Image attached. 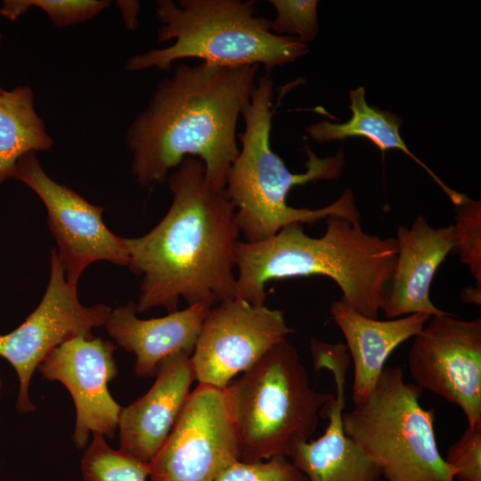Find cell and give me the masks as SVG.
<instances>
[{"mask_svg":"<svg viewBox=\"0 0 481 481\" xmlns=\"http://www.w3.org/2000/svg\"><path fill=\"white\" fill-rule=\"evenodd\" d=\"M167 179L173 201L165 216L145 235L124 239L128 267L143 275L136 312L171 313L180 298L212 307L235 298L234 207L208 183L198 158H184Z\"/></svg>","mask_w":481,"mask_h":481,"instance_id":"6da1fadb","label":"cell"},{"mask_svg":"<svg viewBox=\"0 0 481 481\" xmlns=\"http://www.w3.org/2000/svg\"><path fill=\"white\" fill-rule=\"evenodd\" d=\"M258 69V65L183 62L160 80L125 137L136 183H162L184 158L195 157L208 183L224 190L240 151L237 122L251 100Z\"/></svg>","mask_w":481,"mask_h":481,"instance_id":"7a4b0ae2","label":"cell"},{"mask_svg":"<svg viewBox=\"0 0 481 481\" xmlns=\"http://www.w3.org/2000/svg\"><path fill=\"white\" fill-rule=\"evenodd\" d=\"M326 231L313 238L303 224H289L256 242L237 241L235 298L265 304L271 280L326 276L342 292V300L355 312L378 319L388 297L397 248L394 237L365 232L361 224L331 215Z\"/></svg>","mask_w":481,"mask_h":481,"instance_id":"3957f363","label":"cell"},{"mask_svg":"<svg viewBox=\"0 0 481 481\" xmlns=\"http://www.w3.org/2000/svg\"><path fill=\"white\" fill-rule=\"evenodd\" d=\"M273 100V78L269 74L260 76L241 115L245 128L237 135L241 146L224 187L246 241H260L289 224H314L331 215L360 224V213L349 189L322 208H296L288 205L286 198L292 187L338 178L344 167V154L339 151L335 156L320 158L306 147V171L291 173L270 145Z\"/></svg>","mask_w":481,"mask_h":481,"instance_id":"277c9868","label":"cell"},{"mask_svg":"<svg viewBox=\"0 0 481 481\" xmlns=\"http://www.w3.org/2000/svg\"><path fill=\"white\" fill-rule=\"evenodd\" d=\"M156 14L158 41L174 44L132 56L126 70L168 71L175 61L197 58L227 67L263 65L269 72L308 53L297 37L274 34L253 0H158Z\"/></svg>","mask_w":481,"mask_h":481,"instance_id":"5b68a950","label":"cell"},{"mask_svg":"<svg viewBox=\"0 0 481 481\" xmlns=\"http://www.w3.org/2000/svg\"><path fill=\"white\" fill-rule=\"evenodd\" d=\"M223 391L242 462L289 458L293 440L311 438L334 397L311 387L298 350L287 338Z\"/></svg>","mask_w":481,"mask_h":481,"instance_id":"8992f818","label":"cell"},{"mask_svg":"<svg viewBox=\"0 0 481 481\" xmlns=\"http://www.w3.org/2000/svg\"><path fill=\"white\" fill-rule=\"evenodd\" d=\"M422 389L400 367H385L365 401L342 415L346 436L380 469L386 481H455L441 455L435 413Z\"/></svg>","mask_w":481,"mask_h":481,"instance_id":"52a82bcc","label":"cell"},{"mask_svg":"<svg viewBox=\"0 0 481 481\" xmlns=\"http://www.w3.org/2000/svg\"><path fill=\"white\" fill-rule=\"evenodd\" d=\"M239 461L223 389L199 384L149 463L151 481H216Z\"/></svg>","mask_w":481,"mask_h":481,"instance_id":"ba28073f","label":"cell"},{"mask_svg":"<svg viewBox=\"0 0 481 481\" xmlns=\"http://www.w3.org/2000/svg\"><path fill=\"white\" fill-rule=\"evenodd\" d=\"M110 312L103 304L85 306L79 302L77 286L66 281L58 253L52 249L50 280L41 302L20 326L0 336V356L10 363L19 379V413L35 411L29 387L43 359L71 338H92V330L104 325Z\"/></svg>","mask_w":481,"mask_h":481,"instance_id":"9c48e42d","label":"cell"},{"mask_svg":"<svg viewBox=\"0 0 481 481\" xmlns=\"http://www.w3.org/2000/svg\"><path fill=\"white\" fill-rule=\"evenodd\" d=\"M415 385L458 406L468 425L481 422V319L431 316L408 355Z\"/></svg>","mask_w":481,"mask_h":481,"instance_id":"30bf717a","label":"cell"},{"mask_svg":"<svg viewBox=\"0 0 481 481\" xmlns=\"http://www.w3.org/2000/svg\"><path fill=\"white\" fill-rule=\"evenodd\" d=\"M294 330L281 310L232 298L205 318L191 361L199 384L224 389Z\"/></svg>","mask_w":481,"mask_h":481,"instance_id":"8fae6325","label":"cell"},{"mask_svg":"<svg viewBox=\"0 0 481 481\" xmlns=\"http://www.w3.org/2000/svg\"><path fill=\"white\" fill-rule=\"evenodd\" d=\"M12 178L25 183L44 202L48 226L58 244V257L69 284L77 286L81 273L93 262L105 260L128 265L125 240L104 224L102 218L104 209L51 179L36 152L20 158Z\"/></svg>","mask_w":481,"mask_h":481,"instance_id":"7c38bea8","label":"cell"},{"mask_svg":"<svg viewBox=\"0 0 481 481\" xmlns=\"http://www.w3.org/2000/svg\"><path fill=\"white\" fill-rule=\"evenodd\" d=\"M115 346L101 338L77 336L53 348L37 367L42 378L61 382L69 392L76 410L72 441L84 449L89 435L112 438L122 407L107 384L118 375Z\"/></svg>","mask_w":481,"mask_h":481,"instance_id":"4fadbf2b","label":"cell"},{"mask_svg":"<svg viewBox=\"0 0 481 481\" xmlns=\"http://www.w3.org/2000/svg\"><path fill=\"white\" fill-rule=\"evenodd\" d=\"M314 369L329 370L336 395L323 411L328 418L324 433L315 440L295 439L289 459L307 481H383L379 466L345 433L346 377L350 356L345 344L322 343L312 352Z\"/></svg>","mask_w":481,"mask_h":481,"instance_id":"5bb4252c","label":"cell"},{"mask_svg":"<svg viewBox=\"0 0 481 481\" xmlns=\"http://www.w3.org/2000/svg\"><path fill=\"white\" fill-rule=\"evenodd\" d=\"M395 239L397 255L388 297L382 308L385 317L445 314L432 303L429 290L436 270L456 249L453 224L435 228L419 216L410 227L399 225Z\"/></svg>","mask_w":481,"mask_h":481,"instance_id":"9a60e30c","label":"cell"},{"mask_svg":"<svg viewBox=\"0 0 481 481\" xmlns=\"http://www.w3.org/2000/svg\"><path fill=\"white\" fill-rule=\"evenodd\" d=\"M148 392L122 407L120 450L150 463L170 433L190 392L195 375L191 355L177 353L160 362Z\"/></svg>","mask_w":481,"mask_h":481,"instance_id":"2e32d148","label":"cell"},{"mask_svg":"<svg viewBox=\"0 0 481 481\" xmlns=\"http://www.w3.org/2000/svg\"><path fill=\"white\" fill-rule=\"evenodd\" d=\"M212 306L194 304L159 318L136 316V304L129 302L110 312L104 326L108 334L135 355V371L154 376L161 361L177 353L192 355L202 323Z\"/></svg>","mask_w":481,"mask_h":481,"instance_id":"e0dca14e","label":"cell"},{"mask_svg":"<svg viewBox=\"0 0 481 481\" xmlns=\"http://www.w3.org/2000/svg\"><path fill=\"white\" fill-rule=\"evenodd\" d=\"M330 312L353 361L355 404L370 395L392 352L416 336L431 318L419 313L395 319H373L355 312L342 300L333 302Z\"/></svg>","mask_w":481,"mask_h":481,"instance_id":"ac0fdd59","label":"cell"},{"mask_svg":"<svg viewBox=\"0 0 481 481\" xmlns=\"http://www.w3.org/2000/svg\"><path fill=\"white\" fill-rule=\"evenodd\" d=\"M349 98L352 110L349 120L341 124L322 120L306 127V132L314 141L324 143L358 136L368 139L382 152L389 149L400 150L428 173L453 205H460L467 198V195L447 186L408 149L399 132L402 120L397 116L370 106L365 100V90L362 86L350 91Z\"/></svg>","mask_w":481,"mask_h":481,"instance_id":"d6986e66","label":"cell"},{"mask_svg":"<svg viewBox=\"0 0 481 481\" xmlns=\"http://www.w3.org/2000/svg\"><path fill=\"white\" fill-rule=\"evenodd\" d=\"M43 119L34 107L33 90L27 86L0 93V184L12 178L23 155L52 148Z\"/></svg>","mask_w":481,"mask_h":481,"instance_id":"ffe728a7","label":"cell"},{"mask_svg":"<svg viewBox=\"0 0 481 481\" xmlns=\"http://www.w3.org/2000/svg\"><path fill=\"white\" fill-rule=\"evenodd\" d=\"M149 472V463L112 449L98 433L93 434L81 459L84 481H146Z\"/></svg>","mask_w":481,"mask_h":481,"instance_id":"44dd1931","label":"cell"},{"mask_svg":"<svg viewBox=\"0 0 481 481\" xmlns=\"http://www.w3.org/2000/svg\"><path fill=\"white\" fill-rule=\"evenodd\" d=\"M110 3L109 0H5L0 14L15 20L31 7H37L56 27H68L92 19Z\"/></svg>","mask_w":481,"mask_h":481,"instance_id":"7402d4cb","label":"cell"},{"mask_svg":"<svg viewBox=\"0 0 481 481\" xmlns=\"http://www.w3.org/2000/svg\"><path fill=\"white\" fill-rule=\"evenodd\" d=\"M456 249L481 289V203L467 198L455 206Z\"/></svg>","mask_w":481,"mask_h":481,"instance_id":"603a6c76","label":"cell"},{"mask_svg":"<svg viewBox=\"0 0 481 481\" xmlns=\"http://www.w3.org/2000/svg\"><path fill=\"white\" fill-rule=\"evenodd\" d=\"M276 17L271 20V30L279 36L297 37L306 44L318 32L316 0H270Z\"/></svg>","mask_w":481,"mask_h":481,"instance_id":"cb8c5ba5","label":"cell"},{"mask_svg":"<svg viewBox=\"0 0 481 481\" xmlns=\"http://www.w3.org/2000/svg\"><path fill=\"white\" fill-rule=\"evenodd\" d=\"M216 481H307L288 457L275 456L255 462L237 461Z\"/></svg>","mask_w":481,"mask_h":481,"instance_id":"d4e9b609","label":"cell"},{"mask_svg":"<svg viewBox=\"0 0 481 481\" xmlns=\"http://www.w3.org/2000/svg\"><path fill=\"white\" fill-rule=\"evenodd\" d=\"M455 481H481V422L468 425L444 457Z\"/></svg>","mask_w":481,"mask_h":481,"instance_id":"484cf974","label":"cell"},{"mask_svg":"<svg viewBox=\"0 0 481 481\" xmlns=\"http://www.w3.org/2000/svg\"><path fill=\"white\" fill-rule=\"evenodd\" d=\"M117 5L120 9L126 27L130 30H134L137 26V15L140 8L139 2L126 0L117 1Z\"/></svg>","mask_w":481,"mask_h":481,"instance_id":"4316f807","label":"cell"},{"mask_svg":"<svg viewBox=\"0 0 481 481\" xmlns=\"http://www.w3.org/2000/svg\"><path fill=\"white\" fill-rule=\"evenodd\" d=\"M462 299L468 303H474L480 305L481 303V289L476 287L464 291L462 294Z\"/></svg>","mask_w":481,"mask_h":481,"instance_id":"83f0119b","label":"cell"},{"mask_svg":"<svg viewBox=\"0 0 481 481\" xmlns=\"http://www.w3.org/2000/svg\"><path fill=\"white\" fill-rule=\"evenodd\" d=\"M2 41V34H1V31H0V43ZM4 89L0 87V93L3 91Z\"/></svg>","mask_w":481,"mask_h":481,"instance_id":"f1b7e54d","label":"cell"},{"mask_svg":"<svg viewBox=\"0 0 481 481\" xmlns=\"http://www.w3.org/2000/svg\"><path fill=\"white\" fill-rule=\"evenodd\" d=\"M2 379H1V377H0V393H1V390H2Z\"/></svg>","mask_w":481,"mask_h":481,"instance_id":"f546056e","label":"cell"}]
</instances>
